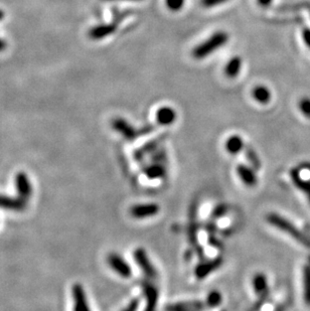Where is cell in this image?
<instances>
[{"label": "cell", "instance_id": "7c38bea8", "mask_svg": "<svg viewBox=\"0 0 310 311\" xmlns=\"http://www.w3.org/2000/svg\"><path fill=\"white\" fill-rule=\"evenodd\" d=\"M237 173L242 182L248 188H254L257 185L258 178L253 167H249L245 164H239L237 166Z\"/></svg>", "mask_w": 310, "mask_h": 311}, {"label": "cell", "instance_id": "e0dca14e", "mask_svg": "<svg viewBox=\"0 0 310 311\" xmlns=\"http://www.w3.org/2000/svg\"><path fill=\"white\" fill-rule=\"evenodd\" d=\"M144 173L148 179H160L163 178L166 174L165 167L158 162H155L151 165H148L144 168Z\"/></svg>", "mask_w": 310, "mask_h": 311}, {"label": "cell", "instance_id": "5bb4252c", "mask_svg": "<svg viewBox=\"0 0 310 311\" xmlns=\"http://www.w3.org/2000/svg\"><path fill=\"white\" fill-rule=\"evenodd\" d=\"M176 119V113L174 109L170 107H161L158 109L156 113V120L158 124L163 126L171 125L175 122Z\"/></svg>", "mask_w": 310, "mask_h": 311}, {"label": "cell", "instance_id": "4fadbf2b", "mask_svg": "<svg viewBox=\"0 0 310 311\" xmlns=\"http://www.w3.org/2000/svg\"><path fill=\"white\" fill-rule=\"evenodd\" d=\"M27 202L21 200L20 198H10L4 195H0V208L12 210V211H22L26 208Z\"/></svg>", "mask_w": 310, "mask_h": 311}, {"label": "cell", "instance_id": "2e32d148", "mask_svg": "<svg viewBox=\"0 0 310 311\" xmlns=\"http://www.w3.org/2000/svg\"><path fill=\"white\" fill-rule=\"evenodd\" d=\"M244 147H245L244 141L238 135H233L230 138H228L226 141V150L232 156L240 153L244 149Z\"/></svg>", "mask_w": 310, "mask_h": 311}, {"label": "cell", "instance_id": "d6986e66", "mask_svg": "<svg viewBox=\"0 0 310 311\" xmlns=\"http://www.w3.org/2000/svg\"><path fill=\"white\" fill-rule=\"evenodd\" d=\"M242 68V58L240 56H235L229 60L225 68V74L229 78H236Z\"/></svg>", "mask_w": 310, "mask_h": 311}, {"label": "cell", "instance_id": "44dd1931", "mask_svg": "<svg viewBox=\"0 0 310 311\" xmlns=\"http://www.w3.org/2000/svg\"><path fill=\"white\" fill-rule=\"evenodd\" d=\"M160 140H161V138H157V139H154V140H152V141L148 142L146 145H144V146H142L141 148H139L138 150H136V152L134 153L135 158H136L137 160H141V158H142L143 156H145V154H147L148 152L153 151L155 148L158 146V144H159Z\"/></svg>", "mask_w": 310, "mask_h": 311}, {"label": "cell", "instance_id": "8fae6325", "mask_svg": "<svg viewBox=\"0 0 310 311\" xmlns=\"http://www.w3.org/2000/svg\"><path fill=\"white\" fill-rule=\"evenodd\" d=\"M74 299V311H91L87 300V295L83 286L79 283L75 284L72 289Z\"/></svg>", "mask_w": 310, "mask_h": 311}, {"label": "cell", "instance_id": "52a82bcc", "mask_svg": "<svg viewBox=\"0 0 310 311\" xmlns=\"http://www.w3.org/2000/svg\"><path fill=\"white\" fill-rule=\"evenodd\" d=\"M15 188L17 192V197L25 202H28L33 195V186L26 173L21 171L16 174Z\"/></svg>", "mask_w": 310, "mask_h": 311}, {"label": "cell", "instance_id": "277c9868", "mask_svg": "<svg viewBox=\"0 0 310 311\" xmlns=\"http://www.w3.org/2000/svg\"><path fill=\"white\" fill-rule=\"evenodd\" d=\"M112 127L115 131L120 133L125 139L130 140V141L143 135L142 129L137 130L131 124H129L125 119H122V118L114 119L112 122Z\"/></svg>", "mask_w": 310, "mask_h": 311}, {"label": "cell", "instance_id": "4316f807", "mask_svg": "<svg viewBox=\"0 0 310 311\" xmlns=\"http://www.w3.org/2000/svg\"><path fill=\"white\" fill-rule=\"evenodd\" d=\"M165 311H197L183 303H174V304H168L165 307Z\"/></svg>", "mask_w": 310, "mask_h": 311}, {"label": "cell", "instance_id": "7a4b0ae2", "mask_svg": "<svg viewBox=\"0 0 310 311\" xmlns=\"http://www.w3.org/2000/svg\"><path fill=\"white\" fill-rule=\"evenodd\" d=\"M229 41V36L225 32H218L213 34L207 41L199 45L193 52L195 58L202 59L208 56L210 53L224 47Z\"/></svg>", "mask_w": 310, "mask_h": 311}, {"label": "cell", "instance_id": "8992f818", "mask_svg": "<svg viewBox=\"0 0 310 311\" xmlns=\"http://www.w3.org/2000/svg\"><path fill=\"white\" fill-rule=\"evenodd\" d=\"M134 259L138 267L146 275L147 278L155 279L157 277V271L149 259L146 251L142 248H138L134 251Z\"/></svg>", "mask_w": 310, "mask_h": 311}, {"label": "cell", "instance_id": "e575fe53", "mask_svg": "<svg viewBox=\"0 0 310 311\" xmlns=\"http://www.w3.org/2000/svg\"><path fill=\"white\" fill-rule=\"evenodd\" d=\"M285 310V305H280L279 307H277L276 308V310L275 311H284Z\"/></svg>", "mask_w": 310, "mask_h": 311}, {"label": "cell", "instance_id": "8d00e7d4", "mask_svg": "<svg viewBox=\"0 0 310 311\" xmlns=\"http://www.w3.org/2000/svg\"><path fill=\"white\" fill-rule=\"evenodd\" d=\"M128 1H140V0H128Z\"/></svg>", "mask_w": 310, "mask_h": 311}, {"label": "cell", "instance_id": "ffe728a7", "mask_svg": "<svg viewBox=\"0 0 310 311\" xmlns=\"http://www.w3.org/2000/svg\"><path fill=\"white\" fill-rule=\"evenodd\" d=\"M254 99L260 104H267L271 100V92L265 86H257L254 88L253 92Z\"/></svg>", "mask_w": 310, "mask_h": 311}, {"label": "cell", "instance_id": "f1b7e54d", "mask_svg": "<svg viewBox=\"0 0 310 311\" xmlns=\"http://www.w3.org/2000/svg\"><path fill=\"white\" fill-rule=\"evenodd\" d=\"M184 0H166L167 7L172 11H178L183 7Z\"/></svg>", "mask_w": 310, "mask_h": 311}, {"label": "cell", "instance_id": "74e56055", "mask_svg": "<svg viewBox=\"0 0 310 311\" xmlns=\"http://www.w3.org/2000/svg\"><path fill=\"white\" fill-rule=\"evenodd\" d=\"M309 261H310V258H309Z\"/></svg>", "mask_w": 310, "mask_h": 311}, {"label": "cell", "instance_id": "cb8c5ba5", "mask_svg": "<svg viewBox=\"0 0 310 311\" xmlns=\"http://www.w3.org/2000/svg\"><path fill=\"white\" fill-rule=\"evenodd\" d=\"M245 153H246V156H247L248 161L250 162L251 166L254 169H260L261 161L259 159L257 153L255 152V150L253 148H251V147H245Z\"/></svg>", "mask_w": 310, "mask_h": 311}, {"label": "cell", "instance_id": "3957f363", "mask_svg": "<svg viewBox=\"0 0 310 311\" xmlns=\"http://www.w3.org/2000/svg\"><path fill=\"white\" fill-rule=\"evenodd\" d=\"M121 18H123V15L116 14V15H114V19L111 23L100 24V25H97V26L91 28L90 32H89L90 39H92L94 41H99V40H103L107 37H110L112 34H114L116 32L118 23H119Z\"/></svg>", "mask_w": 310, "mask_h": 311}, {"label": "cell", "instance_id": "d6a6232c", "mask_svg": "<svg viewBox=\"0 0 310 311\" xmlns=\"http://www.w3.org/2000/svg\"><path fill=\"white\" fill-rule=\"evenodd\" d=\"M273 0H258L259 5H261L262 7H268Z\"/></svg>", "mask_w": 310, "mask_h": 311}, {"label": "cell", "instance_id": "d4e9b609", "mask_svg": "<svg viewBox=\"0 0 310 311\" xmlns=\"http://www.w3.org/2000/svg\"><path fill=\"white\" fill-rule=\"evenodd\" d=\"M229 211V207L225 204H222V205H219L216 207L213 208V210L211 211V219L213 220H218V219H221L223 217L224 215L227 214V212Z\"/></svg>", "mask_w": 310, "mask_h": 311}, {"label": "cell", "instance_id": "603a6c76", "mask_svg": "<svg viewBox=\"0 0 310 311\" xmlns=\"http://www.w3.org/2000/svg\"><path fill=\"white\" fill-rule=\"evenodd\" d=\"M222 300H223L222 293L219 292L218 290H212L207 294L206 304L207 307L214 308V307H218L222 303Z\"/></svg>", "mask_w": 310, "mask_h": 311}, {"label": "cell", "instance_id": "ac0fdd59", "mask_svg": "<svg viewBox=\"0 0 310 311\" xmlns=\"http://www.w3.org/2000/svg\"><path fill=\"white\" fill-rule=\"evenodd\" d=\"M252 285H253V289L255 293L260 296L269 292L268 291V280H267L266 275L263 273H258L253 277Z\"/></svg>", "mask_w": 310, "mask_h": 311}, {"label": "cell", "instance_id": "484cf974", "mask_svg": "<svg viewBox=\"0 0 310 311\" xmlns=\"http://www.w3.org/2000/svg\"><path fill=\"white\" fill-rule=\"evenodd\" d=\"M269 298V292L259 296V299L248 309L247 311H260L262 309V307L264 306V304L266 303V301Z\"/></svg>", "mask_w": 310, "mask_h": 311}, {"label": "cell", "instance_id": "6da1fadb", "mask_svg": "<svg viewBox=\"0 0 310 311\" xmlns=\"http://www.w3.org/2000/svg\"><path fill=\"white\" fill-rule=\"evenodd\" d=\"M266 220L271 226H273L276 229L286 233L287 235H289L290 237L295 239L298 243L305 246L306 248H310L309 239L300 230H298L291 222H289L285 217L281 216L278 213L271 212V213L267 214Z\"/></svg>", "mask_w": 310, "mask_h": 311}, {"label": "cell", "instance_id": "7402d4cb", "mask_svg": "<svg viewBox=\"0 0 310 311\" xmlns=\"http://www.w3.org/2000/svg\"><path fill=\"white\" fill-rule=\"evenodd\" d=\"M303 294L306 304L310 306V266L307 265L303 269Z\"/></svg>", "mask_w": 310, "mask_h": 311}, {"label": "cell", "instance_id": "ba28073f", "mask_svg": "<svg viewBox=\"0 0 310 311\" xmlns=\"http://www.w3.org/2000/svg\"><path fill=\"white\" fill-rule=\"evenodd\" d=\"M160 210V207L154 203L138 204L130 207L129 212L134 219H148L156 215Z\"/></svg>", "mask_w": 310, "mask_h": 311}, {"label": "cell", "instance_id": "5b68a950", "mask_svg": "<svg viewBox=\"0 0 310 311\" xmlns=\"http://www.w3.org/2000/svg\"><path fill=\"white\" fill-rule=\"evenodd\" d=\"M107 263L111 269L123 278H130L132 270L130 265L117 253H110L107 257Z\"/></svg>", "mask_w": 310, "mask_h": 311}, {"label": "cell", "instance_id": "d590c367", "mask_svg": "<svg viewBox=\"0 0 310 311\" xmlns=\"http://www.w3.org/2000/svg\"><path fill=\"white\" fill-rule=\"evenodd\" d=\"M4 16H5V14H4V11L0 9V20H2V19L4 18Z\"/></svg>", "mask_w": 310, "mask_h": 311}, {"label": "cell", "instance_id": "9a60e30c", "mask_svg": "<svg viewBox=\"0 0 310 311\" xmlns=\"http://www.w3.org/2000/svg\"><path fill=\"white\" fill-rule=\"evenodd\" d=\"M290 176L291 179L293 181V183L295 184V186L300 190L302 193H304V195L308 198V201L310 203V180H307L305 178L302 177V175L300 174L298 169H292L290 172Z\"/></svg>", "mask_w": 310, "mask_h": 311}, {"label": "cell", "instance_id": "4dcf8cb0", "mask_svg": "<svg viewBox=\"0 0 310 311\" xmlns=\"http://www.w3.org/2000/svg\"><path fill=\"white\" fill-rule=\"evenodd\" d=\"M227 0H203V4L206 6V7H213V6H216L219 4H222L224 2H226Z\"/></svg>", "mask_w": 310, "mask_h": 311}, {"label": "cell", "instance_id": "30bf717a", "mask_svg": "<svg viewBox=\"0 0 310 311\" xmlns=\"http://www.w3.org/2000/svg\"><path fill=\"white\" fill-rule=\"evenodd\" d=\"M143 293L146 300V305L144 311H156L158 303V289L149 281H143L141 283Z\"/></svg>", "mask_w": 310, "mask_h": 311}, {"label": "cell", "instance_id": "83f0119b", "mask_svg": "<svg viewBox=\"0 0 310 311\" xmlns=\"http://www.w3.org/2000/svg\"><path fill=\"white\" fill-rule=\"evenodd\" d=\"M298 106L301 113L310 119V98H302L299 101Z\"/></svg>", "mask_w": 310, "mask_h": 311}, {"label": "cell", "instance_id": "1f68e13d", "mask_svg": "<svg viewBox=\"0 0 310 311\" xmlns=\"http://www.w3.org/2000/svg\"><path fill=\"white\" fill-rule=\"evenodd\" d=\"M303 40H304L305 44L308 46V48H310V29L305 28L303 30Z\"/></svg>", "mask_w": 310, "mask_h": 311}, {"label": "cell", "instance_id": "836d02e7", "mask_svg": "<svg viewBox=\"0 0 310 311\" xmlns=\"http://www.w3.org/2000/svg\"><path fill=\"white\" fill-rule=\"evenodd\" d=\"M6 47H7L6 41H5L4 39H1V38H0V52H3V51L6 49Z\"/></svg>", "mask_w": 310, "mask_h": 311}, {"label": "cell", "instance_id": "9c48e42d", "mask_svg": "<svg viewBox=\"0 0 310 311\" xmlns=\"http://www.w3.org/2000/svg\"><path fill=\"white\" fill-rule=\"evenodd\" d=\"M224 263V259L222 257H216L213 259L208 260L199 264L195 268V275L199 280H203L218 270Z\"/></svg>", "mask_w": 310, "mask_h": 311}, {"label": "cell", "instance_id": "f546056e", "mask_svg": "<svg viewBox=\"0 0 310 311\" xmlns=\"http://www.w3.org/2000/svg\"><path fill=\"white\" fill-rule=\"evenodd\" d=\"M139 307V300L138 299H132L128 305L121 311H137Z\"/></svg>", "mask_w": 310, "mask_h": 311}]
</instances>
